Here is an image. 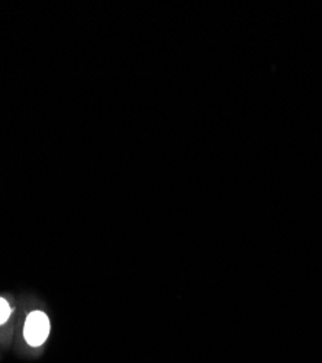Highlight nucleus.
I'll return each mask as SVG.
<instances>
[{
	"label": "nucleus",
	"instance_id": "obj_1",
	"mask_svg": "<svg viewBox=\"0 0 322 363\" xmlns=\"http://www.w3.org/2000/svg\"><path fill=\"white\" fill-rule=\"evenodd\" d=\"M51 318L38 299H28L18 306L13 345L19 354L38 357L51 336Z\"/></svg>",
	"mask_w": 322,
	"mask_h": 363
},
{
	"label": "nucleus",
	"instance_id": "obj_2",
	"mask_svg": "<svg viewBox=\"0 0 322 363\" xmlns=\"http://www.w3.org/2000/svg\"><path fill=\"white\" fill-rule=\"evenodd\" d=\"M18 304L11 294H0V349L8 350L13 345Z\"/></svg>",
	"mask_w": 322,
	"mask_h": 363
}]
</instances>
